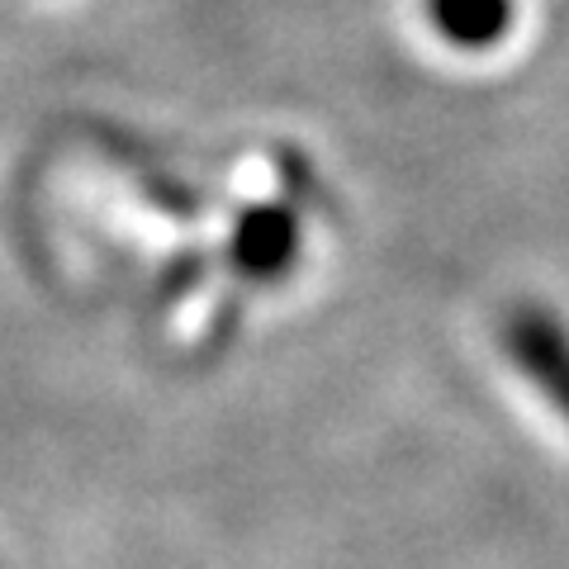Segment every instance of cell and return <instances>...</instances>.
<instances>
[{"instance_id":"cell-1","label":"cell","mask_w":569,"mask_h":569,"mask_svg":"<svg viewBox=\"0 0 569 569\" xmlns=\"http://www.w3.org/2000/svg\"><path fill=\"white\" fill-rule=\"evenodd\" d=\"M503 351L569 427V328L541 305H518L503 318Z\"/></svg>"},{"instance_id":"cell-2","label":"cell","mask_w":569,"mask_h":569,"mask_svg":"<svg viewBox=\"0 0 569 569\" xmlns=\"http://www.w3.org/2000/svg\"><path fill=\"white\" fill-rule=\"evenodd\" d=\"M299 257V223L290 209L280 204H257L247 209L238 228H233V266L257 280V284H276L290 276V266Z\"/></svg>"},{"instance_id":"cell-3","label":"cell","mask_w":569,"mask_h":569,"mask_svg":"<svg viewBox=\"0 0 569 569\" xmlns=\"http://www.w3.org/2000/svg\"><path fill=\"white\" fill-rule=\"evenodd\" d=\"M437 33L451 48L485 52L493 43H503V33L512 24V0H427Z\"/></svg>"}]
</instances>
